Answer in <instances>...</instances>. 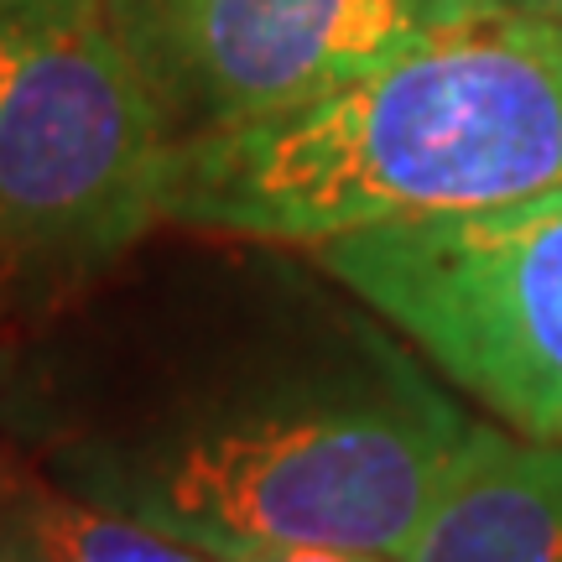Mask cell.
Listing matches in <instances>:
<instances>
[{
	"label": "cell",
	"instance_id": "6da1fadb",
	"mask_svg": "<svg viewBox=\"0 0 562 562\" xmlns=\"http://www.w3.org/2000/svg\"><path fill=\"white\" fill-rule=\"evenodd\" d=\"M562 188V16L480 5L286 115L167 146L161 220L318 245Z\"/></svg>",
	"mask_w": 562,
	"mask_h": 562
},
{
	"label": "cell",
	"instance_id": "7a4b0ae2",
	"mask_svg": "<svg viewBox=\"0 0 562 562\" xmlns=\"http://www.w3.org/2000/svg\"><path fill=\"white\" fill-rule=\"evenodd\" d=\"M474 422L396 360L286 370L167 406L53 459V474L220 562L381 552L402 562Z\"/></svg>",
	"mask_w": 562,
	"mask_h": 562
},
{
	"label": "cell",
	"instance_id": "3957f363",
	"mask_svg": "<svg viewBox=\"0 0 562 562\" xmlns=\"http://www.w3.org/2000/svg\"><path fill=\"white\" fill-rule=\"evenodd\" d=\"M167 136L104 0H0V281L68 286L161 220Z\"/></svg>",
	"mask_w": 562,
	"mask_h": 562
},
{
	"label": "cell",
	"instance_id": "277c9868",
	"mask_svg": "<svg viewBox=\"0 0 562 562\" xmlns=\"http://www.w3.org/2000/svg\"><path fill=\"white\" fill-rule=\"evenodd\" d=\"M318 266L526 438H562V188L318 240Z\"/></svg>",
	"mask_w": 562,
	"mask_h": 562
},
{
	"label": "cell",
	"instance_id": "5b68a950",
	"mask_svg": "<svg viewBox=\"0 0 562 562\" xmlns=\"http://www.w3.org/2000/svg\"><path fill=\"white\" fill-rule=\"evenodd\" d=\"M480 0H104L167 146L286 115Z\"/></svg>",
	"mask_w": 562,
	"mask_h": 562
},
{
	"label": "cell",
	"instance_id": "8992f818",
	"mask_svg": "<svg viewBox=\"0 0 562 562\" xmlns=\"http://www.w3.org/2000/svg\"><path fill=\"white\" fill-rule=\"evenodd\" d=\"M402 562H562V438L474 422Z\"/></svg>",
	"mask_w": 562,
	"mask_h": 562
},
{
	"label": "cell",
	"instance_id": "52a82bcc",
	"mask_svg": "<svg viewBox=\"0 0 562 562\" xmlns=\"http://www.w3.org/2000/svg\"><path fill=\"white\" fill-rule=\"evenodd\" d=\"M0 516L16 526L37 562H220L63 484L58 474L21 463H0Z\"/></svg>",
	"mask_w": 562,
	"mask_h": 562
},
{
	"label": "cell",
	"instance_id": "ba28073f",
	"mask_svg": "<svg viewBox=\"0 0 562 562\" xmlns=\"http://www.w3.org/2000/svg\"><path fill=\"white\" fill-rule=\"evenodd\" d=\"M245 562H396L381 552H328V547H302V552H266V558H245Z\"/></svg>",
	"mask_w": 562,
	"mask_h": 562
},
{
	"label": "cell",
	"instance_id": "9c48e42d",
	"mask_svg": "<svg viewBox=\"0 0 562 562\" xmlns=\"http://www.w3.org/2000/svg\"><path fill=\"white\" fill-rule=\"evenodd\" d=\"M0 562H37V552L21 542V531L5 516H0Z\"/></svg>",
	"mask_w": 562,
	"mask_h": 562
},
{
	"label": "cell",
	"instance_id": "30bf717a",
	"mask_svg": "<svg viewBox=\"0 0 562 562\" xmlns=\"http://www.w3.org/2000/svg\"><path fill=\"white\" fill-rule=\"evenodd\" d=\"M480 5H505V11H537V16H562V0H480Z\"/></svg>",
	"mask_w": 562,
	"mask_h": 562
}]
</instances>
